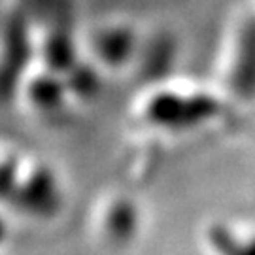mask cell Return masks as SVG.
<instances>
[{"mask_svg":"<svg viewBox=\"0 0 255 255\" xmlns=\"http://www.w3.org/2000/svg\"><path fill=\"white\" fill-rule=\"evenodd\" d=\"M17 189V161L9 157L0 163V199H11Z\"/></svg>","mask_w":255,"mask_h":255,"instance_id":"9c48e42d","label":"cell"},{"mask_svg":"<svg viewBox=\"0 0 255 255\" xmlns=\"http://www.w3.org/2000/svg\"><path fill=\"white\" fill-rule=\"evenodd\" d=\"M9 201L23 212L47 218L61 206V191L53 174L47 168H38L28 176L27 182L17 185Z\"/></svg>","mask_w":255,"mask_h":255,"instance_id":"5b68a950","label":"cell"},{"mask_svg":"<svg viewBox=\"0 0 255 255\" xmlns=\"http://www.w3.org/2000/svg\"><path fill=\"white\" fill-rule=\"evenodd\" d=\"M221 108V101L212 93L159 89L147 97L142 116L157 128L191 130L216 119Z\"/></svg>","mask_w":255,"mask_h":255,"instance_id":"6da1fadb","label":"cell"},{"mask_svg":"<svg viewBox=\"0 0 255 255\" xmlns=\"http://www.w3.org/2000/svg\"><path fill=\"white\" fill-rule=\"evenodd\" d=\"M104 227L112 240L128 242L138 231V212L130 201H116L106 212Z\"/></svg>","mask_w":255,"mask_h":255,"instance_id":"ba28073f","label":"cell"},{"mask_svg":"<svg viewBox=\"0 0 255 255\" xmlns=\"http://www.w3.org/2000/svg\"><path fill=\"white\" fill-rule=\"evenodd\" d=\"M68 97L70 89L66 85V80L61 74L51 72L47 68L27 83V99L34 108L46 114H53L63 108Z\"/></svg>","mask_w":255,"mask_h":255,"instance_id":"8992f818","label":"cell"},{"mask_svg":"<svg viewBox=\"0 0 255 255\" xmlns=\"http://www.w3.org/2000/svg\"><path fill=\"white\" fill-rule=\"evenodd\" d=\"M4 238H6V225H4V221L0 219V244L4 242Z\"/></svg>","mask_w":255,"mask_h":255,"instance_id":"30bf717a","label":"cell"},{"mask_svg":"<svg viewBox=\"0 0 255 255\" xmlns=\"http://www.w3.org/2000/svg\"><path fill=\"white\" fill-rule=\"evenodd\" d=\"M34 57L30 25L23 11H13L0 32V101H9Z\"/></svg>","mask_w":255,"mask_h":255,"instance_id":"7a4b0ae2","label":"cell"},{"mask_svg":"<svg viewBox=\"0 0 255 255\" xmlns=\"http://www.w3.org/2000/svg\"><path fill=\"white\" fill-rule=\"evenodd\" d=\"M83 42L101 66L119 70L136 59L142 47V34L127 21H106L95 25Z\"/></svg>","mask_w":255,"mask_h":255,"instance_id":"277c9868","label":"cell"},{"mask_svg":"<svg viewBox=\"0 0 255 255\" xmlns=\"http://www.w3.org/2000/svg\"><path fill=\"white\" fill-rule=\"evenodd\" d=\"M229 89L240 99L255 97V11L238 15L229 30L225 51Z\"/></svg>","mask_w":255,"mask_h":255,"instance_id":"3957f363","label":"cell"},{"mask_svg":"<svg viewBox=\"0 0 255 255\" xmlns=\"http://www.w3.org/2000/svg\"><path fill=\"white\" fill-rule=\"evenodd\" d=\"M206 240L214 255H255V235H240L225 223H214Z\"/></svg>","mask_w":255,"mask_h":255,"instance_id":"52a82bcc","label":"cell"}]
</instances>
